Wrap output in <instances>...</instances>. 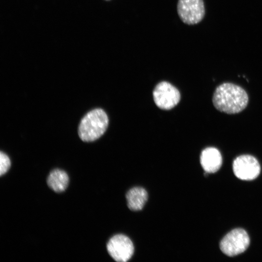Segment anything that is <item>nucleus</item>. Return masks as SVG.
Here are the masks:
<instances>
[{
  "label": "nucleus",
  "instance_id": "1",
  "mask_svg": "<svg viewBox=\"0 0 262 262\" xmlns=\"http://www.w3.org/2000/svg\"><path fill=\"white\" fill-rule=\"evenodd\" d=\"M248 96L240 86L224 82L215 89L212 98L214 107L219 111L235 114L243 111L248 102Z\"/></svg>",
  "mask_w": 262,
  "mask_h": 262
},
{
  "label": "nucleus",
  "instance_id": "2",
  "mask_svg": "<svg viewBox=\"0 0 262 262\" xmlns=\"http://www.w3.org/2000/svg\"><path fill=\"white\" fill-rule=\"evenodd\" d=\"M108 123V116L103 110H92L81 119L78 127L79 136L84 142L94 141L104 134Z\"/></svg>",
  "mask_w": 262,
  "mask_h": 262
},
{
  "label": "nucleus",
  "instance_id": "3",
  "mask_svg": "<svg viewBox=\"0 0 262 262\" xmlns=\"http://www.w3.org/2000/svg\"><path fill=\"white\" fill-rule=\"evenodd\" d=\"M249 243L247 232L242 229H235L224 237L220 242V248L224 254L233 257L246 250Z\"/></svg>",
  "mask_w": 262,
  "mask_h": 262
},
{
  "label": "nucleus",
  "instance_id": "4",
  "mask_svg": "<svg viewBox=\"0 0 262 262\" xmlns=\"http://www.w3.org/2000/svg\"><path fill=\"white\" fill-rule=\"evenodd\" d=\"M177 12L183 23L188 25L197 24L205 16L204 1L203 0H179Z\"/></svg>",
  "mask_w": 262,
  "mask_h": 262
},
{
  "label": "nucleus",
  "instance_id": "5",
  "mask_svg": "<svg viewBox=\"0 0 262 262\" xmlns=\"http://www.w3.org/2000/svg\"><path fill=\"white\" fill-rule=\"evenodd\" d=\"M232 168L236 177L245 180L255 179L261 171L258 160L254 156L248 154L236 157L233 162Z\"/></svg>",
  "mask_w": 262,
  "mask_h": 262
},
{
  "label": "nucleus",
  "instance_id": "6",
  "mask_svg": "<svg viewBox=\"0 0 262 262\" xmlns=\"http://www.w3.org/2000/svg\"><path fill=\"white\" fill-rule=\"evenodd\" d=\"M107 249L114 260L118 262H126L132 257L134 246L128 237L123 234H117L109 240Z\"/></svg>",
  "mask_w": 262,
  "mask_h": 262
},
{
  "label": "nucleus",
  "instance_id": "7",
  "mask_svg": "<svg viewBox=\"0 0 262 262\" xmlns=\"http://www.w3.org/2000/svg\"><path fill=\"white\" fill-rule=\"evenodd\" d=\"M156 105L163 110H170L180 101V96L179 90L166 82L158 83L153 92Z\"/></svg>",
  "mask_w": 262,
  "mask_h": 262
},
{
  "label": "nucleus",
  "instance_id": "8",
  "mask_svg": "<svg viewBox=\"0 0 262 262\" xmlns=\"http://www.w3.org/2000/svg\"><path fill=\"white\" fill-rule=\"evenodd\" d=\"M200 162L205 172L215 173L220 168L222 165V155L216 148L208 147L201 152Z\"/></svg>",
  "mask_w": 262,
  "mask_h": 262
},
{
  "label": "nucleus",
  "instance_id": "9",
  "mask_svg": "<svg viewBox=\"0 0 262 262\" xmlns=\"http://www.w3.org/2000/svg\"><path fill=\"white\" fill-rule=\"evenodd\" d=\"M126 197L128 208L131 210L136 211L143 208L147 200L148 195L143 188L136 187L127 192Z\"/></svg>",
  "mask_w": 262,
  "mask_h": 262
},
{
  "label": "nucleus",
  "instance_id": "10",
  "mask_svg": "<svg viewBox=\"0 0 262 262\" xmlns=\"http://www.w3.org/2000/svg\"><path fill=\"white\" fill-rule=\"evenodd\" d=\"M69 182V178L64 170L55 169L51 171L47 178V184L49 187L57 193L64 191Z\"/></svg>",
  "mask_w": 262,
  "mask_h": 262
},
{
  "label": "nucleus",
  "instance_id": "11",
  "mask_svg": "<svg viewBox=\"0 0 262 262\" xmlns=\"http://www.w3.org/2000/svg\"><path fill=\"white\" fill-rule=\"evenodd\" d=\"M11 166V161L9 157L2 151L0 152V175L5 174Z\"/></svg>",
  "mask_w": 262,
  "mask_h": 262
},
{
  "label": "nucleus",
  "instance_id": "12",
  "mask_svg": "<svg viewBox=\"0 0 262 262\" xmlns=\"http://www.w3.org/2000/svg\"></svg>",
  "mask_w": 262,
  "mask_h": 262
}]
</instances>
